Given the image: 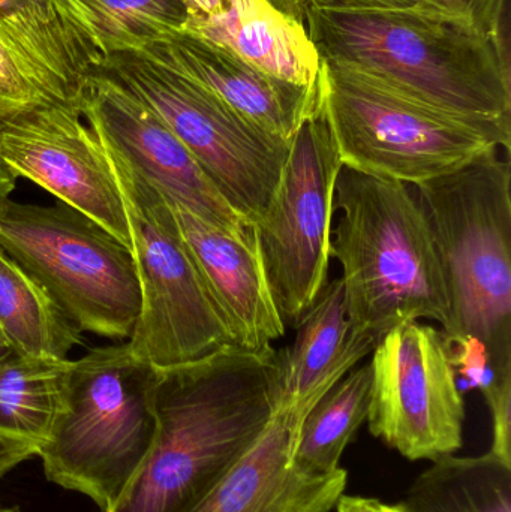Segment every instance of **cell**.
Returning a JSON list of instances; mask_svg holds the SVG:
<instances>
[{"label":"cell","instance_id":"obj_1","mask_svg":"<svg viewBox=\"0 0 511 512\" xmlns=\"http://www.w3.org/2000/svg\"><path fill=\"white\" fill-rule=\"evenodd\" d=\"M279 408L278 352L225 346L156 369L155 436L110 512H189L236 465Z\"/></svg>","mask_w":511,"mask_h":512},{"label":"cell","instance_id":"obj_2","mask_svg":"<svg viewBox=\"0 0 511 512\" xmlns=\"http://www.w3.org/2000/svg\"><path fill=\"white\" fill-rule=\"evenodd\" d=\"M321 60L365 72L408 98L459 116L511 122L509 47L470 24L416 8H306Z\"/></svg>","mask_w":511,"mask_h":512},{"label":"cell","instance_id":"obj_3","mask_svg":"<svg viewBox=\"0 0 511 512\" xmlns=\"http://www.w3.org/2000/svg\"><path fill=\"white\" fill-rule=\"evenodd\" d=\"M330 258L341 264L345 307L360 333L381 339L398 325L431 319L446 330L443 267L416 195L407 183L342 167Z\"/></svg>","mask_w":511,"mask_h":512},{"label":"cell","instance_id":"obj_4","mask_svg":"<svg viewBox=\"0 0 511 512\" xmlns=\"http://www.w3.org/2000/svg\"><path fill=\"white\" fill-rule=\"evenodd\" d=\"M443 267L447 342L476 337L495 378L511 376V168L498 149L414 186Z\"/></svg>","mask_w":511,"mask_h":512},{"label":"cell","instance_id":"obj_5","mask_svg":"<svg viewBox=\"0 0 511 512\" xmlns=\"http://www.w3.org/2000/svg\"><path fill=\"white\" fill-rule=\"evenodd\" d=\"M318 84L344 167L417 186L453 173L489 150H510L507 120L431 107L329 60H321Z\"/></svg>","mask_w":511,"mask_h":512},{"label":"cell","instance_id":"obj_6","mask_svg":"<svg viewBox=\"0 0 511 512\" xmlns=\"http://www.w3.org/2000/svg\"><path fill=\"white\" fill-rule=\"evenodd\" d=\"M155 379L156 369L128 342L74 360L65 412L38 450L47 480L113 510L155 436Z\"/></svg>","mask_w":511,"mask_h":512},{"label":"cell","instance_id":"obj_7","mask_svg":"<svg viewBox=\"0 0 511 512\" xmlns=\"http://www.w3.org/2000/svg\"><path fill=\"white\" fill-rule=\"evenodd\" d=\"M95 134L122 194L140 286V315L126 340L129 348L153 369L161 370L194 363L234 346L167 198L102 135Z\"/></svg>","mask_w":511,"mask_h":512},{"label":"cell","instance_id":"obj_8","mask_svg":"<svg viewBox=\"0 0 511 512\" xmlns=\"http://www.w3.org/2000/svg\"><path fill=\"white\" fill-rule=\"evenodd\" d=\"M92 68L147 105L254 230L272 203L291 143L261 131L203 84L140 51L105 54Z\"/></svg>","mask_w":511,"mask_h":512},{"label":"cell","instance_id":"obj_9","mask_svg":"<svg viewBox=\"0 0 511 512\" xmlns=\"http://www.w3.org/2000/svg\"><path fill=\"white\" fill-rule=\"evenodd\" d=\"M0 248L38 279L81 333L128 340L140 315L131 251L72 207L0 195Z\"/></svg>","mask_w":511,"mask_h":512},{"label":"cell","instance_id":"obj_10","mask_svg":"<svg viewBox=\"0 0 511 512\" xmlns=\"http://www.w3.org/2000/svg\"><path fill=\"white\" fill-rule=\"evenodd\" d=\"M341 155L323 105L297 129L255 242L284 324H296L329 282L330 233Z\"/></svg>","mask_w":511,"mask_h":512},{"label":"cell","instance_id":"obj_11","mask_svg":"<svg viewBox=\"0 0 511 512\" xmlns=\"http://www.w3.org/2000/svg\"><path fill=\"white\" fill-rule=\"evenodd\" d=\"M369 430L408 460H435L464 445L465 402L443 331L408 321L372 351Z\"/></svg>","mask_w":511,"mask_h":512},{"label":"cell","instance_id":"obj_12","mask_svg":"<svg viewBox=\"0 0 511 512\" xmlns=\"http://www.w3.org/2000/svg\"><path fill=\"white\" fill-rule=\"evenodd\" d=\"M0 159L17 179L30 180L83 213L131 251L122 194L98 135L80 108L56 104L0 122Z\"/></svg>","mask_w":511,"mask_h":512},{"label":"cell","instance_id":"obj_13","mask_svg":"<svg viewBox=\"0 0 511 512\" xmlns=\"http://www.w3.org/2000/svg\"><path fill=\"white\" fill-rule=\"evenodd\" d=\"M80 111L87 125L168 200L242 242H255L251 225L225 201L182 141L125 87L90 68Z\"/></svg>","mask_w":511,"mask_h":512},{"label":"cell","instance_id":"obj_14","mask_svg":"<svg viewBox=\"0 0 511 512\" xmlns=\"http://www.w3.org/2000/svg\"><path fill=\"white\" fill-rule=\"evenodd\" d=\"M308 414L282 408L236 465L189 512H330L347 489L345 469L303 472L293 463Z\"/></svg>","mask_w":511,"mask_h":512},{"label":"cell","instance_id":"obj_15","mask_svg":"<svg viewBox=\"0 0 511 512\" xmlns=\"http://www.w3.org/2000/svg\"><path fill=\"white\" fill-rule=\"evenodd\" d=\"M138 51L203 84L252 125L287 143L320 104V84L299 86L273 77L188 30Z\"/></svg>","mask_w":511,"mask_h":512},{"label":"cell","instance_id":"obj_16","mask_svg":"<svg viewBox=\"0 0 511 512\" xmlns=\"http://www.w3.org/2000/svg\"><path fill=\"white\" fill-rule=\"evenodd\" d=\"M168 203L234 346L255 352L273 348L287 325L273 301L257 242H242Z\"/></svg>","mask_w":511,"mask_h":512},{"label":"cell","instance_id":"obj_17","mask_svg":"<svg viewBox=\"0 0 511 512\" xmlns=\"http://www.w3.org/2000/svg\"><path fill=\"white\" fill-rule=\"evenodd\" d=\"M294 327L293 345L278 352L279 406L308 414L327 391L372 354L377 340L351 324L341 277L326 283Z\"/></svg>","mask_w":511,"mask_h":512},{"label":"cell","instance_id":"obj_18","mask_svg":"<svg viewBox=\"0 0 511 512\" xmlns=\"http://www.w3.org/2000/svg\"><path fill=\"white\" fill-rule=\"evenodd\" d=\"M185 30L281 80L315 86L320 78L321 57L305 24L272 0H224L218 14L191 15Z\"/></svg>","mask_w":511,"mask_h":512},{"label":"cell","instance_id":"obj_19","mask_svg":"<svg viewBox=\"0 0 511 512\" xmlns=\"http://www.w3.org/2000/svg\"><path fill=\"white\" fill-rule=\"evenodd\" d=\"M81 334L48 289L0 248V336L9 351L68 360Z\"/></svg>","mask_w":511,"mask_h":512},{"label":"cell","instance_id":"obj_20","mask_svg":"<svg viewBox=\"0 0 511 512\" xmlns=\"http://www.w3.org/2000/svg\"><path fill=\"white\" fill-rule=\"evenodd\" d=\"M72 367L69 358H0V433L41 448L65 412Z\"/></svg>","mask_w":511,"mask_h":512},{"label":"cell","instance_id":"obj_21","mask_svg":"<svg viewBox=\"0 0 511 512\" xmlns=\"http://www.w3.org/2000/svg\"><path fill=\"white\" fill-rule=\"evenodd\" d=\"M398 505L404 512H511V463L491 451L441 457Z\"/></svg>","mask_w":511,"mask_h":512},{"label":"cell","instance_id":"obj_22","mask_svg":"<svg viewBox=\"0 0 511 512\" xmlns=\"http://www.w3.org/2000/svg\"><path fill=\"white\" fill-rule=\"evenodd\" d=\"M371 385V363L362 364L312 406L294 451L297 468L312 475L338 471L345 448L368 418Z\"/></svg>","mask_w":511,"mask_h":512},{"label":"cell","instance_id":"obj_23","mask_svg":"<svg viewBox=\"0 0 511 512\" xmlns=\"http://www.w3.org/2000/svg\"><path fill=\"white\" fill-rule=\"evenodd\" d=\"M93 33L102 53L138 51L185 30L191 9L183 0H92Z\"/></svg>","mask_w":511,"mask_h":512},{"label":"cell","instance_id":"obj_24","mask_svg":"<svg viewBox=\"0 0 511 512\" xmlns=\"http://www.w3.org/2000/svg\"><path fill=\"white\" fill-rule=\"evenodd\" d=\"M56 104L78 107L0 29V122Z\"/></svg>","mask_w":511,"mask_h":512},{"label":"cell","instance_id":"obj_25","mask_svg":"<svg viewBox=\"0 0 511 512\" xmlns=\"http://www.w3.org/2000/svg\"><path fill=\"white\" fill-rule=\"evenodd\" d=\"M507 6L509 0H419L416 9L470 24L483 35L506 42Z\"/></svg>","mask_w":511,"mask_h":512},{"label":"cell","instance_id":"obj_26","mask_svg":"<svg viewBox=\"0 0 511 512\" xmlns=\"http://www.w3.org/2000/svg\"><path fill=\"white\" fill-rule=\"evenodd\" d=\"M492 414L491 453L511 463V376L494 379L482 391Z\"/></svg>","mask_w":511,"mask_h":512},{"label":"cell","instance_id":"obj_27","mask_svg":"<svg viewBox=\"0 0 511 512\" xmlns=\"http://www.w3.org/2000/svg\"><path fill=\"white\" fill-rule=\"evenodd\" d=\"M456 375L462 376L468 387L483 391L495 378L485 345L476 337H459L449 342Z\"/></svg>","mask_w":511,"mask_h":512},{"label":"cell","instance_id":"obj_28","mask_svg":"<svg viewBox=\"0 0 511 512\" xmlns=\"http://www.w3.org/2000/svg\"><path fill=\"white\" fill-rule=\"evenodd\" d=\"M306 8L320 11L369 12L416 8L419 0H300Z\"/></svg>","mask_w":511,"mask_h":512},{"label":"cell","instance_id":"obj_29","mask_svg":"<svg viewBox=\"0 0 511 512\" xmlns=\"http://www.w3.org/2000/svg\"><path fill=\"white\" fill-rule=\"evenodd\" d=\"M38 450L33 442L0 433V480L20 463L38 456Z\"/></svg>","mask_w":511,"mask_h":512},{"label":"cell","instance_id":"obj_30","mask_svg":"<svg viewBox=\"0 0 511 512\" xmlns=\"http://www.w3.org/2000/svg\"><path fill=\"white\" fill-rule=\"evenodd\" d=\"M338 512H383L381 502L362 496H342L336 504Z\"/></svg>","mask_w":511,"mask_h":512},{"label":"cell","instance_id":"obj_31","mask_svg":"<svg viewBox=\"0 0 511 512\" xmlns=\"http://www.w3.org/2000/svg\"><path fill=\"white\" fill-rule=\"evenodd\" d=\"M191 9L192 15H201V17H210L218 14L224 8V0H183Z\"/></svg>","mask_w":511,"mask_h":512},{"label":"cell","instance_id":"obj_32","mask_svg":"<svg viewBox=\"0 0 511 512\" xmlns=\"http://www.w3.org/2000/svg\"><path fill=\"white\" fill-rule=\"evenodd\" d=\"M17 176L0 159V195H11L17 186Z\"/></svg>","mask_w":511,"mask_h":512},{"label":"cell","instance_id":"obj_33","mask_svg":"<svg viewBox=\"0 0 511 512\" xmlns=\"http://www.w3.org/2000/svg\"><path fill=\"white\" fill-rule=\"evenodd\" d=\"M381 510H383V512H404V511H402V508L399 507L398 504H396V505L381 504Z\"/></svg>","mask_w":511,"mask_h":512},{"label":"cell","instance_id":"obj_34","mask_svg":"<svg viewBox=\"0 0 511 512\" xmlns=\"http://www.w3.org/2000/svg\"><path fill=\"white\" fill-rule=\"evenodd\" d=\"M8 346L5 345V342H3L2 336H0V358L5 357V355L9 354Z\"/></svg>","mask_w":511,"mask_h":512},{"label":"cell","instance_id":"obj_35","mask_svg":"<svg viewBox=\"0 0 511 512\" xmlns=\"http://www.w3.org/2000/svg\"><path fill=\"white\" fill-rule=\"evenodd\" d=\"M0 512H23L18 507H0Z\"/></svg>","mask_w":511,"mask_h":512}]
</instances>
